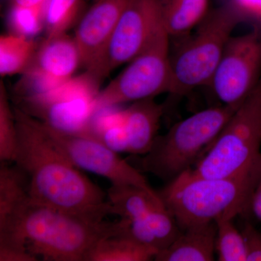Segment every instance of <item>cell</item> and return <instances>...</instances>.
I'll return each instance as SVG.
<instances>
[{
    "mask_svg": "<svg viewBox=\"0 0 261 261\" xmlns=\"http://www.w3.org/2000/svg\"><path fill=\"white\" fill-rule=\"evenodd\" d=\"M18 146L14 162L27 175L34 202L103 220L113 214L106 195L58 148L40 122L14 108Z\"/></svg>",
    "mask_w": 261,
    "mask_h": 261,
    "instance_id": "6da1fadb",
    "label": "cell"
},
{
    "mask_svg": "<svg viewBox=\"0 0 261 261\" xmlns=\"http://www.w3.org/2000/svg\"><path fill=\"white\" fill-rule=\"evenodd\" d=\"M126 219L108 222L57 210L34 202L30 195L0 225V253L21 256L30 252L37 260L88 261L102 240L122 234Z\"/></svg>",
    "mask_w": 261,
    "mask_h": 261,
    "instance_id": "7a4b0ae2",
    "label": "cell"
},
{
    "mask_svg": "<svg viewBox=\"0 0 261 261\" xmlns=\"http://www.w3.org/2000/svg\"><path fill=\"white\" fill-rule=\"evenodd\" d=\"M260 176L261 168L221 178L200 177L187 171L158 194L184 230L250 214L252 194Z\"/></svg>",
    "mask_w": 261,
    "mask_h": 261,
    "instance_id": "3957f363",
    "label": "cell"
},
{
    "mask_svg": "<svg viewBox=\"0 0 261 261\" xmlns=\"http://www.w3.org/2000/svg\"><path fill=\"white\" fill-rule=\"evenodd\" d=\"M240 106L213 107L199 111L157 136L137 169L170 182L192 169L212 145Z\"/></svg>",
    "mask_w": 261,
    "mask_h": 261,
    "instance_id": "277c9868",
    "label": "cell"
},
{
    "mask_svg": "<svg viewBox=\"0 0 261 261\" xmlns=\"http://www.w3.org/2000/svg\"><path fill=\"white\" fill-rule=\"evenodd\" d=\"M245 20L231 1L207 12L195 32L182 37L171 58V94L184 96L197 87H209L233 30Z\"/></svg>",
    "mask_w": 261,
    "mask_h": 261,
    "instance_id": "5b68a950",
    "label": "cell"
},
{
    "mask_svg": "<svg viewBox=\"0 0 261 261\" xmlns=\"http://www.w3.org/2000/svg\"><path fill=\"white\" fill-rule=\"evenodd\" d=\"M260 146L261 79L189 171L200 177L221 178L261 168Z\"/></svg>",
    "mask_w": 261,
    "mask_h": 261,
    "instance_id": "8992f818",
    "label": "cell"
},
{
    "mask_svg": "<svg viewBox=\"0 0 261 261\" xmlns=\"http://www.w3.org/2000/svg\"><path fill=\"white\" fill-rule=\"evenodd\" d=\"M169 38L163 23L147 47L100 91L97 110L171 93L173 79Z\"/></svg>",
    "mask_w": 261,
    "mask_h": 261,
    "instance_id": "52a82bcc",
    "label": "cell"
},
{
    "mask_svg": "<svg viewBox=\"0 0 261 261\" xmlns=\"http://www.w3.org/2000/svg\"><path fill=\"white\" fill-rule=\"evenodd\" d=\"M100 83L86 71L47 93L21 99L19 108L57 132L87 135Z\"/></svg>",
    "mask_w": 261,
    "mask_h": 261,
    "instance_id": "ba28073f",
    "label": "cell"
},
{
    "mask_svg": "<svg viewBox=\"0 0 261 261\" xmlns=\"http://www.w3.org/2000/svg\"><path fill=\"white\" fill-rule=\"evenodd\" d=\"M166 1L128 0L106 50L93 69L87 72L101 82L138 56L163 27Z\"/></svg>",
    "mask_w": 261,
    "mask_h": 261,
    "instance_id": "9c48e42d",
    "label": "cell"
},
{
    "mask_svg": "<svg viewBox=\"0 0 261 261\" xmlns=\"http://www.w3.org/2000/svg\"><path fill=\"white\" fill-rule=\"evenodd\" d=\"M261 79V30L231 37L209 87L226 106H240Z\"/></svg>",
    "mask_w": 261,
    "mask_h": 261,
    "instance_id": "30bf717a",
    "label": "cell"
},
{
    "mask_svg": "<svg viewBox=\"0 0 261 261\" xmlns=\"http://www.w3.org/2000/svg\"><path fill=\"white\" fill-rule=\"evenodd\" d=\"M39 122L58 148L77 168L107 178L112 185H135L154 191L140 170L99 140L87 135L57 132Z\"/></svg>",
    "mask_w": 261,
    "mask_h": 261,
    "instance_id": "8fae6325",
    "label": "cell"
},
{
    "mask_svg": "<svg viewBox=\"0 0 261 261\" xmlns=\"http://www.w3.org/2000/svg\"><path fill=\"white\" fill-rule=\"evenodd\" d=\"M128 0H97L81 19L75 31L82 65L93 69L111 40Z\"/></svg>",
    "mask_w": 261,
    "mask_h": 261,
    "instance_id": "7c38bea8",
    "label": "cell"
},
{
    "mask_svg": "<svg viewBox=\"0 0 261 261\" xmlns=\"http://www.w3.org/2000/svg\"><path fill=\"white\" fill-rule=\"evenodd\" d=\"M80 65L82 58L74 38L64 34L46 37L27 69L58 87L73 78Z\"/></svg>",
    "mask_w": 261,
    "mask_h": 261,
    "instance_id": "4fadbf2b",
    "label": "cell"
},
{
    "mask_svg": "<svg viewBox=\"0 0 261 261\" xmlns=\"http://www.w3.org/2000/svg\"><path fill=\"white\" fill-rule=\"evenodd\" d=\"M163 113L164 107L154 98L137 101L124 110L123 126L128 153L144 155L149 152L157 137Z\"/></svg>",
    "mask_w": 261,
    "mask_h": 261,
    "instance_id": "5bb4252c",
    "label": "cell"
},
{
    "mask_svg": "<svg viewBox=\"0 0 261 261\" xmlns=\"http://www.w3.org/2000/svg\"><path fill=\"white\" fill-rule=\"evenodd\" d=\"M216 221L181 230L171 245L154 257L157 261H211L216 252Z\"/></svg>",
    "mask_w": 261,
    "mask_h": 261,
    "instance_id": "9a60e30c",
    "label": "cell"
},
{
    "mask_svg": "<svg viewBox=\"0 0 261 261\" xmlns=\"http://www.w3.org/2000/svg\"><path fill=\"white\" fill-rule=\"evenodd\" d=\"M107 195L113 214L121 219H142L154 209L165 205L157 192L135 185H111Z\"/></svg>",
    "mask_w": 261,
    "mask_h": 261,
    "instance_id": "2e32d148",
    "label": "cell"
},
{
    "mask_svg": "<svg viewBox=\"0 0 261 261\" xmlns=\"http://www.w3.org/2000/svg\"><path fill=\"white\" fill-rule=\"evenodd\" d=\"M208 0H166L163 23L170 37L182 38L207 14Z\"/></svg>",
    "mask_w": 261,
    "mask_h": 261,
    "instance_id": "e0dca14e",
    "label": "cell"
},
{
    "mask_svg": "<svg viewBox=\"0 0 261 261\" xmlns=\"http://www.w3.org/2000/svg\"><path fill=\"white\" fill-rule=\"evenodd\" d=\"M157 255L152 249L144 246L123 234H116L102 240L88 261H148Z\"/></svg>",
    "mask_w": 261,
    "mask_h": 261,
    "instance_id": "ac0fdd59",
    "label": "cell"
},
{
    "mask_svg": "<svg viewBox=\"0 0 261 261\" xmlns=\"http://www.w3.org/2000/svg\"><path fill=\"white\" fill-rule=\"evenodd\" d=\"M37 47L32 38L20 34H6L0 37L1 76L23 73L30 65Z\"/></svg>",
    "mask_w": 261,
    "mask_h": 261,
    "instance_id": "d6986e66",
    "label": "cell"
},
{
    "mask_svg": "<svg viewBox=\"0 0 261 261\" xmlns=\"http://www.w3.org/2000/svg\"><path fill=\"white\" fill-rule=\"evenodd\" d=\"M18 146V128L14 109L10 106L9 97L3 82L0 84V160L2 162H14Z\"/></svg>",
    "mask_w": 261,
    "mask_h": 261,
    "instance_id": "ffe728a7",
    "label": "cell"
},
{
    "mask_svg": "<svg viewBox=\"0 0 261 261\" xmlns=\"http://www.w3.org/2000/svg\"><path fill=\"white\" fill-rule=\"evenodd\" d=\"M82 0H48L44 12L47 37L66 34L75 21Z\"/></svg>",
    "mask_w": 261,
    "mask_h": 261,
    "instance_id": "44dd1931",
    "label": "cell"
},
{
    "mask_svg": "<svg viewBox=\"0 0 261 261\" xmlns=\"http://www.w3.org/2000/svg\"><path fill=\"white\" fill-rule=\"evenodd\" d=\"M233 220L221 219L216 221V251L219 261L247 260L246 245L243 233L234 226Z\"/></svg>",
    "mask_w": 261,
    "mask_h": 261,
    "instance_id": "7402d4cb",
    "label": "cell"
},
{
    "mask_svg": "<svg viewBox=\"0 0 261 261\" xmlns=\"http://www.w3.org/2000/svg\"><path fill=\"white\" fill-rule=\"evenodd\" d=\"M45 8H22L13 5L9 23L15 34L30 38L39 34L44 28Z\"/></svg>",
    "mask_w": 261,
    "mask_h": 261,
    "instance_id": "603a6c76",
    "label": "cell"
},
{
    "mask_svg": "<svg viewBox=\"0 0 261 261\" xmlns=\"http://www.w3.org/2000/svg\"><path fill=\"white\" fill-rule=\"evenodd\" d=\"M244 240L247 250L246 261H261V233L254 227L253 225L247 222L243 230Z\"/></svg>",
    "mask_w": 261,
    "mask_h": 261,
    "instance_id": "cb8c5ba5",
    "label": "cell"
},
{
    "mask_svg": "<svg viewBox=\"0 0 261 261\" xmlns=\"http://www.w3.org/2000/svg\"><path fill=\"white\" fill-rule=\"evenodd\" d=\"M238 7L246 20H255L261 25V0H229Z\"/></svg>",
    "mask_w": 261,
    "mask_h": 261,
    "instance_id": "d4e9b609",
    "label": "cell"
},
{
    "mask_svg": "<svg viewBox=\"0 0 261 261\" xmlns=\"http://www.w3.org/2000/svg\"><path fill=\"white\" fill-rule=\"evenodd\" d=\"M250 214L253 215L259 221H261V176L253 194L250 202Z\"/></svg>",
    "mask_w": 261,
    "mask_h": 261,
    "instance_id": "484cf974",
    "label": "cell"
},
{
    "mask_svg": "<svg viewBox=\"0 0 261 261\" xmlns=\"http://www.w3.org/2000/svg\"><path fill=\"white\" fill-rule=\"evenodd\" d=\"M48 0H13V5L22 8H45Z\"/></svg>",
    "mask_w": 261,
    "mask_h": 261,
    "instance_id": "4316f807",
    "label": "cell"
}]
</instances>
